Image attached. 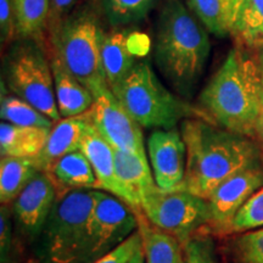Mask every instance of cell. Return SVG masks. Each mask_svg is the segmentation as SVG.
<instances>
[{
	"label": "cell",
	"instance_id": "obj_1",
	"mask_svg": "<svg viewBox=\"0 0 263 263\" xmlns=\"http://www.w3.org/2000/svg\"><path fill=\"white\" fill-rule=\"evenodd\" d=\"M180 133L186 146L183 190L205 200L224 180L259 164V151L248 137L217 128L209 121L184 120Z\"/></svg>",
	"mask_w": 263,
	"mask_h": 263
},
{
	"label": "cell",
	"instance_id": "obj_2",
	"mask_svg": "<svg viewBox=\"0 0 263 263\" xmlns=\"http://www.w3.org/2000/svg\"><path fill=\"white\" fill-rule=\"evenodd\" d=\"M263 85L259 68L233 49L203 88L200 103L213 122L245 137L256 136Z\"/></svg>",
	"mask_w": 263,
	"mask_h": 263
},
{
	"label": "cell",
	"instance_id": "obj_3",
	"mask_svg": "<svg viewBox=\"0 0 263 263\" xmlns=\"http://www.w3.org/2000/svg\"><path fill=\"white\" fill-rule=\"evenodd\" d=\"M211 51L203 25L179 0H167L160 15L155 57L174 87L189 94L199 81Z\"/></svg>",
	"mask_w": 263,
	"mask_h": 263
},
{
	"label": "cell",
	"instance_id": "obj_4",
	"mask_svg": "<svg viewBox=\"0 0 263 263\" xmlns=\"http://www.w3.org/2000/svg\"><path fill=\"white\" fill-rule=\"evenodd\" d=\"M111 90L141 127L172 129L184 118L212 121L205 110L192 106L163 87L146 61H138Z\"/></svg>",
	"mask_w": 263,
	"mask_h": 263
},
{
	"label": "cell",
	"instance_id": "obj_5",
	"mask_svg": "<svg viewBox=\"0 0 263 263\" xmlns=\"http://www.w3.org/2000/svg\"><path fill=\"white\" fill-rule=\"evenodd\" d=\"M97 190L78 189L59 195L38 236L43 263H83Z\"/></svg>",
	"mask_w": 263,
	"mask_h": 263
},
{
	"label": "cell",
	"instance_id": "obj_6",
	"mask_svg": "<svg viewBox=\"0 0 263 263\" xmlns=\"http://www.w3.org/2000/svg\"><path fill=\"white\" fill-rule=\"evenodd\" d=\"M104 31L90 10H80L52 29L55 57L90 91L107 84L101 65Z\"/></svg>",
	"mask_w": 263,
	"mask_h": 263
},
{
	"label": "cell",
	"instance_id": "obj_7",
	"mask_svg": "<svg viewBox=\"0 0 263 263\" xmlns=\"http://www.w3.org/2000/svg\"><path fill=\"white\" fill-rule=\"evenodd\" d=\"M6 81L16 97L54 122L60 121L51 65L38 45L27 42L15 47L6 64Z\"/></svg>",
	"mask_w": 263,
	"mask_h": 263
},
{
	"label": "cell",
	"instance_id": "obj_8",
	"mask_svg": "<svg viewBox=\"0 0 263 263\" xmlns=\"http://www.w3.org/2000/svg\"><path fill=\"white\" fill-rule=\"evenodd\" d=\"M140 206L150 223L176 236L182 245L200 227L211 222L207 200L186 190L163 192L159 188L144 197Z\"/></svg>",
	"mask_w": 263,
	"mask_h": 263
},
{
	"label": "cell",
	"instance_id": "obj_9",
	"mask_svg": "<svg viewBox=\"0 0 263 263\" xmlns=\"http://www.w3.org/2000/svg\"><path fill=\"white\" fill-rule=\"evenodd\" d=\"M138 215L120 197L97 190L83 263L110 254L138 230Z\"/></svg>",
	"mask_w": 263,
	"mask_h": 263
},
{
	"label": "cell",
	"instance_id": "obj_10",
	"mask_svg": "<svg viewBox=\"0 0 263 263\" xmlns=\"http://www.w3.org/2000/svg\"><path fill=\"white\" fill-rule=\"evenodd\" d=\"M94 126L114 149L146 155L143 133L137 121L128 114L107 84L91 91Z\"/></svg>",
	"mask_w": 263,
	"mask_h": 263
},
{
	"label": "cell",
	"instance_id": "obj_11",
	"mask_svg": "<svg viewBox=\"0 0 263 263\" xmlns=\"http://www.w3.org/2000/svg\"><path fill=\"white\" fill-rule=\"evenodd\" d=\"M147 150L154 178L163 192L184 188L186 171V146L177 128L156 129L147 139Z\"/></svg>",
	"mask_w": 263,
	"mask_h": 263
},
{
	"label": "cell",
	"instance_id": "obj_12",
	"mask_svg": "<svg viewBox=\"0 0 263 263\" xmlns=\"http://www.w3.org/2000/svg\"><path fill=\"white\" fill-rule=\"evenodd\" d=\"M58 199L50 174L39 171L12 203V215L22 234L38 239Z\"/></svg>",
	"mask_w": 263,
	"mask_h": 263
},
{
	"label": "cell",
	"instance_id": "obj_13",
	"mask_svg": "<svg viewBox=\"0 0 263 263\" xmlns=\"http://www.w3.org/2000/svg\"><path fill=\"white\" fill-rule=\"evenodd\" d=\"M263 186L261 164L249 167L224 180L207 199L211 222L218 229L228 230L236 212Z\"/></svg>",
	"mask_w": 263,
	"mask_h": 263
},
{
	"label": "cell",
	"instance_id": "obj_14",
	"mask_svg": "<svg viewBox=\"0 0 263 263\" xmlns=\"http://www.w3.org/2000/svg\"><path fill=\"white\" fill-rule=\"evenodd\" d=\"M80 150L87 156L93 167L97 177V188L120 197L136 211L133 200L118 180L114 147L99 133L94 123L84 136Z\"/></svg>",
	"mask_w": 263,
	"mask_h": 263
},
{
	"label": "cell",
	"instance_id": "obj_15",
	"mask_svg": "<svg viewBox=\"0 0 263 263\" xmlns=\"http://www.w3.org/2000/svg\"><path fill=\"white\" fill-rule=\"evenodd\" d=\"M91 111L78 116L62 118L51 128L47 143L34 162L43 172H48L59 159L67 154L80 150L83 138L93 126Z\"/></svg>",
	"mask_w": 263,
	"mask_h": 263
},
{
	"label": "cell",
	"instance_id": "obj_16",
	"mask_svg": "<svg viewBox=\"0 0 263 263\" xmlns=\"http://www.w3.org/2000/svg\"><path fill=\"white\" fill-rule=\"evenodd\" d=\"M134 34L127 29H114L104 33L101 41V65L110 88L117 84L137 64L134 50Z\"/></svg>",
	"mask_w": 263,
	"mask_h": 263
},
{
	"label": "cell",
	"instance_id": "obj_17",
	"mask_svg": "<svg viewBox=\"0 0 263 263\" xmlns=\"http://www.w3.org/2000/svg\"><path fill=\"white\" fill-rule=\"evenodd\" d=\"M114 151L118 180L133 200L136 213L140 212L141 200L159 189L146 155L118 149H114Z\"/></svg>",
	"mask_w": 263,
	"mask_h": 263
},
{
	"label": "cell",
	"instance_id": "obj_18",
	"mask_svg": "<svg viewBox=\"0 0 263 263\" xmlns=\"http://www.w3.org/2000/svg\"><path fill=\"white\" fill-rule=\"evenodd\" d=\"M51 70L60 116L68 118L89 111L94 104L91 91L66 70L58 57L52 59Z\"/></svg>",
	"mask_w": 263,
	"mask_h": 263
},
{
	"label": "cell",
	"instance_id": "obj_19",
	"mask_svg": "<svg viewBox=\"0 0 263 263\" xmlns=\"http://www.w3.org/2000/svg\"><path fill=\"white\" fill-rule=\"evenodd\" d=\"M49 128L16 126L8 122L0 124V154L2 156L35 159L47 143Z\"/></svg>",
	"mask_w": 263,
	"mask_h": 263
},
{
	"label": "cell",
	"instance_id": "obj_20",
	"mask_svg": "<svg viewBox=\"0 0 263 263\" xmlns=\"http://www.w3.org/2000/svg\"><path fill=\"white\" fill-rule=\"evenodd\" d=\"M60 192L97 188V177L89 160L81 150L59 159L48 171Z\"/></svg>",
	"mask_w": 263,
	"mask_h": 263
},
{
	"label": "cell",
	"instance_id": "obj_21",
	"mask_svg": "<svg viewBox=\"0 0 263 263\" xmlns=\"http://www.w3.org/2000/svg\"><path fill=\"white\" fill-rule=\"evenodd\" d=\"M137 215L145 263H182L183 245L179 240L150 223L141 211Z\"/></svg>",
	"mask_w": 263,
	"mask_h": 263
},
{
	"label": "cell",
	"instance_id": "obj_22",
	"mask_svg": "<svg viewBox=\"0 0 263 263\" xmlns=\"http://www.w3.org/2000/svg\"><path fill=\"white\" fill-rule=\"evenodd\" d=\"M207 31L218 37L232 34L240 0H186Z\"/></svg>",
	"mask_w": 263,
	"mask_h": 263
},
{
	"label": "cell",
	"instance_id": "obj_23",
	"mask_svg": "<svg viewBox=\"0 0 263 263\" xmlns=\"http://www.w3.org/2000/svg\"><path fill=\"white\" fill-rule=\"evenodd\" d=\"M33 159L2 156L0 161V201L2 205L14 202L18 194L39 172Z\"/></svg>",
	"mask_w": 263,
	"mask_h": 263
},
{
	"label": "cell",
	"instance_id": "obj_24",
	"mask_svg": "<svg viewBox=\"0 0 263 263\" xmlns=\"http://www.w3.org/2000/svg\"><path fill=\"white\" fill-rule=\"evenodd\" d=\"M232 35L242 47L263 48V0H240Z\"/></svg>",
	"mask_w": 263,
	"mask_h": 263
},
{
	"label": "cell",
	"instance_id": "obj_25",
	"mask_svg": "<svg viewBox=\"0 0 263 263\" xmlns=\"http://www.w3.org/2000/svg\"><path fill=\"white\" fill-rule=\"evenodd\" d=\"M17 33L25 38H37L42 34L50 14V0H12Z\"/></svg>",
	"mask_w": 263,
	"mask_h": 263
},
{
	"label": "cell",
	"instance_id": "obj_26",
	"mask_svg": "<svg viewBox=\"0 0 263 263\" xmlns=\"http://www.w3.org/2000/svg\"><path fill=\"white\" fill-rule=\"evenodd\" d=\"M0 116L5 122L24 127H42L51 129L54 121L33 107L24 99L10 95L2 98L0 105Z\"/></svg>",
	"mask_w": 263,
	"mask_h": 263
},
{
	"label": "cell",
	"instance_id": "obj_27",
	"mask_svg": "<svg viewBox=\"0 0 263 263\" xmlns=\"http://www.w3.org/2000/svg\"><path fill=\"white\" fill-rule=\"evenodd\" d=\"M155 3L156 0H101L108 24L116 28L144 20Z\"/></svg>",
	"mask_w": 263,
	"mask_h": 263
},
{
	"label": "cell",
	"instance_id": "obj_28",
	"mask_svg": "<svg viewBox=\"0 0 263 263\" xmlns=\"http://www.w3.org/2000/svg\"><path fill=\"white\" fill-rule=\"evenodd\" d=\"M263 227V186L242 205L230 222L228 232H245Z\"/></svg>",
	"mask_w": 263,
	"mask_h": 263
},
{
	"label": "cell",
	"instance_id": "obj_29",
	"mask_svg": "<svg viewBox=\"0 0 263 263\" xmlns=\"http://www.w3.org/2000/svg\"><path fill=\"white\" fill-rule=\"evenodd\" d=\"M234 255L239 263H263V228L236 239Z\"/></svg>",
	"mask_w": 263,
	"mask_h": 263
},
{
	"label": "cell",
	"instance_id": "obj_30",
	"mask_svg": "<svg viewBox=\"0 0 263 263\" xmlns=\"http://www.w3.org/2000/svg\"><path fill=\"white\" fill-rule=\"evenodd\" d=\"M182 263H216L212 239L206 235H193L183 244Z\"/></svg>",
	"mask_w": 263,
	"mask_h": 263
},
{
	"label": "cell",
	"instance_id": "obj_31",
	"mask_svg": "<svg viewBox=\"0 0 263 263\" xmlns=\"http://www.w3.org/2000/svg\"><path fill=\"white\" fill-rule=\"evenodd\" d=\"M141 248H143V240H141L140 232L138 229L126 241H123L118 248L112 250L110 254L105 255L91 263H128L134 254Z\"/></svg>",
	"mask_w": 263,
	"mask_h": 263
},
{
	"label": "cell",
	"instance_id": "obj_32",
	"mask_svg": "<svg viewBox=\"0 0 263 263\" xmlns=\"http://www.w3.org/2000/svg\"><path fill=\"white\" fill-rule=\"evenodd\" d=\"M12 224L10 212L6 205L0 210V258L2 263H10L12 248Z\"/></svg>",
	"mask_w": 263,
	"mask_h": 263
},
{
	"label": "cell",
	"instance_id": "obj_33",
	"mask_svg": "<svg viewBox=\"0 0 263 263\" xmlns=\"http://www.w3.org/2000/svg\"><path fill=\"white\" fill-rule=\"evenodd\" d=\"M0 27H2V42L8 43L17 32L16 16L12 0H0Z\"/></svg>",
	"mask_w": 263,
	"mask_h": 263
},
{
	"label": "cell",
	"instance_id": "obj_34",
	"mask_svg": "<svg viewBox=\"0 0 263 263\" xmlns=\"http://www.w3.org/2000/svg\"><path fill=\"white\" fill-rule=\"evenodd\" d=\"M77 0H50V14L49 20L52 29L57 28L59 24L62 21V17L67 14V11L72 8V5Z\"/></svg>",
	"mask_w": 263,
	"mask_h": 263
},
{
	"label": "cell",
	"instance_id": "obj_35",
	"mask_svg": "<svg viewBox=\"0 0 263 263\" xmlns=\"http://www.w3.org/2000/svg\"><path fill=\"white\" fill-rule=\"evenodd\" d=\"M256 136H258L259 140H261L262 149H263V93H262L261 110H259V116H258V121H257V128H256Z\"/></svg>",
	"mask_w": 263,
	"mask_h": 263
},
{
	"label": "cell",
	"instance_id": "obj_36",
	"mask_svg": "<svg viewBox=\"0 0 263 263\" xmlns=\"http://www.w3.org/2000/svg\"><path fill=\"white\" fill-rule=\"evenodd\" d=\"M128 263H145V255H144L143 248L138 250L136 254H134L133 257L128 261Z\"/></svg>",
	"mask_w": 263,
	"mask_h": 263
},
{
	"label": "cell",
	"instance_id": "obj_37",
	"mask_svg": "<svg viewBox=\"0 0 263 263\" xmlns=\"http://www.w3.org/2000/svg\"><path fill=\"white\" fill-rule=\"evenodd\" d=\"M258 68H259V76H261V82H262V85H263V48L261 49V54H259Z\"/></svg>",
	"mask_w": 263,
	"mask_h": 263
},
{
	"label": "cell",
	"instance_id": "obj_38",
	"mask_svg": "<svg viewBox=\"0 0 263 263\" xmlns=\"http://www.w3.org/2000/svg\"><path fill=\"white\" fill-rule=\"evenodd\" d=\"M29 263H34V262H29Z\"/></svg>",
	"mask_w": 263,
	"mask_h": 263
}]
</instances>
